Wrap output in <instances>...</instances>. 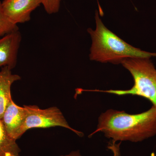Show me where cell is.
Returning <instances> with one entry per match:
<instances>
[{
	"instance_id": "9c48e42d",
	"label": "cell",
	"mask_w": 156,
	"mask_h": 156,
	"mask_svg": "<svg viewBox=\"0 0 156 156\" xmlns=\"http://www.w3.org/2000/svg\"><path fill=\"white\" fill-rule=\"evenodd\" d=\"M20 151L16 140L9 136L0 120V156H20Z\"/></svg>"
},
{
	"instance_id": "7a4b0ae2",
	"label": "cell",
	"mask_w": 156,
	"mask_h": 156,
	"mask_svg": "<svg viewBox=\"0 0 156 156\" xmlns=\"http://www.w3.org/2000/svg\"><path fill=\"white\" fill-rule=\"evenodd\" d=\"M95 30L90 28L87 29L92 40L90 60L118 64L126 58L156 57V53L134 48L108 30L101 21L97 11H95Z\"/></svg>"
},
{
	"instance_id": "7c38bea8",
	"label": "cell",
	"mask_w": 156,
	"mask_h": 156,
	"mask_svg": "<svg viewBox=\"0 0 156 156\" xmlns=\"http://www.w3.org/2000/svg\"><path fill=\"white\" fill-rule=\"evenodd\" d=\"M120 143L117 144L116 142L113 140L110 143L108 148L112 151L113 155V156H121L120 151Z\"/></svg>"
},
{
	"instance_id": "8fae6325",
	"label": "cell",
	"mask_w": 156,
	"mask_h": 156,
	"mask_svg": "<svg viewBox=\"0 0 156 156\" xmlns=\"http://www.w3.org/2000/svg\"><path fill=\"white\" fill-rule=\"evenodd\" d=\"M62 0H41L42 4L48 14H53L59 11Z\"/></svg>"
},
{
	"instance_id": "3957f363",
	"label": "cell",
	"mask_w": 156,
	"mask_h": 156,
	"mask_svg": "<svg viewBox=\"0 0 156 156\" xmlns=\"http://www.w3.org/2000/svg\"><path fill=\"white\" fill-rule=\"evenodd\" d=\"M133 78L134 86L128 90H91L119 96L137 95L146 98L156 107V69L151 58H132L121 62Z\"/></svg>"
},
{
	"instance_id": "8992f818",
	"label": "cell",
	"mask_w": 156,
	"mask_h": 156,
	"mask_svg": "<svg viewBox=\"0 0 156 156\" xmlns=\"http://www.w3.org/2000/svg\"><path fill=\"white\" fill-rule=\"evenodd\" d=\"M27 115L25 107L17 105L11 100L6 107L1 121L7 133L12 139L17 140L22 136L21 130Z\"/></svg>"
},
{
	"instance_id": "ba28073f",
	"label": "cell",
	"mask_w": 156,
	"mask_h": 156,
	"mask_svg": "<svg viewBox=\"0 0 156 156\" xmlns=\"http://www.w3.org/2000/svg\"><path fill=\"white\" fill-rule=\"evenodd\" d=\"M21 77L18 75L13 74L11 70L7 66L2 67L0 71V120L2 119L6 107L12 100L11 87Z\"/></svg>"
},
{
	"instance_id": "4fadbf2b",
	"label": "cell",
	"mask_w": 156,
	"mask_h": 156,
	"mask_svg": "<svg viewBox=\"0 0 156 156\" xmlns=\"http://www.w3.org/2000/svg\"><path fill=\"white\" fill-rule=\"evenodd\" d=\"M60 156H82L81 155L80 151H73L71 152L70 153L68 154L65 155H61Z\"/></svg>"
},
{
	"instance_id": "30bf717a",
	"label": "cell",
	"mask_w": 156,
	"mask_h": 156,
	"mask_svg": "<svg viewBox=\"0 0 156 156\" xmlns=\"http://www.w3.org/2000/svg\"><path fill=\"white\" fill-rule=\"evenodd\" d=\"M18 30L19 28L17 24L10 20L4 13L2 2L0 1V38Z\"/></svg>"
},
{
	"instance_id": "52a82bcc",
	"label": "cell",
	"mask_w": 156,
	"mask_h": 156,
	"mask_svg": "<svg viewBox=\"0 0 156 156\" xmlns=\"http://www.w3.org/2000/svg\"><path fill=\"white\" fill-rule=\"evenodd\" d=\"M21 39L19 30L0 38V67L11 70L16 66Z\"/></svg>"
},
{
	"instance_id": "5b68a950",
	"label": "cell",
	"mask_w": 156,
	"mask_h": 156,
	"mask_svg": "<svg viewBox=\"0 0 156 156\" xmlns=\"http://www.w3.org/2000/svg\"><path fill=\"white\" fill-rule=\"evenodd\" d=\"M41 4V0H4L2 8L6 16L17 24L29 21L32 12Z\"/></svg>"
},
{
	"instance_id": "277c9868",
	"label": "cell",
	"mask_w": 156,
	"mask_h": 156,
	"mask_svg": "<svg viewBox=\"0 0 156 156\" xmlns=\"http://www.w3.org/2000/svg\"><path fill=\"white\" fill-rule=\"evenodd\" d=\"M27 110V115L21 130L22 135L30 129L59 127L69 129L80 136H84L83 132L71 127L60 110L56 107L41 109L36 105H23Z\"/></svg>"
},
{
	"instance_id": "6da1fadb",
	"label": "cell",
	"mask_w": 156,
	"mask_h": 156,
	"mask_svg": "<svg viewBox=\"0 0 156 156\" xmlns=\"http://www.w3.org/2000/svg\"><path fill=\"white\" fill-rule=\"evenodd\" d=\"M112 140L141 142L156 135V107L146 111L130 114L123 111L109 109L101 114L95 131Z\"/></svg>"
}]
</instances>
